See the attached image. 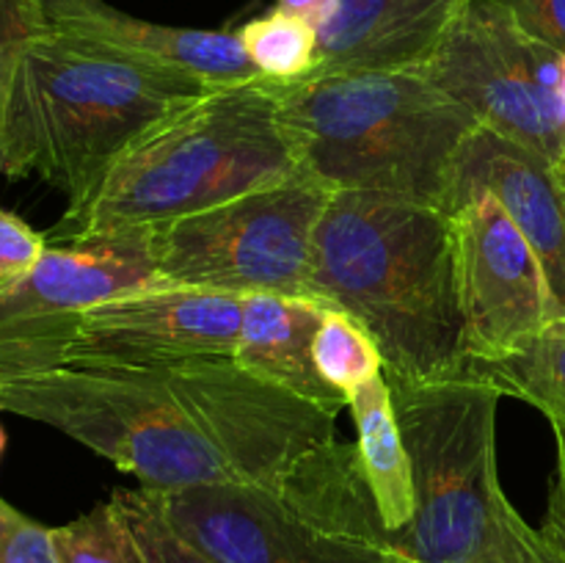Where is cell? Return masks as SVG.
Instances as JSON below:
<instances>
[{
    "label": "cell",
    "mask_w": 565,
    "mask_h": 563,
    "mask_svg": "<svg viewBox=\"0 0 565 563\" xmlns=\"http://www.w3.org/2000/svg\"><path fill=\"white\" fill-rule=\"evenodd\" d=\"M171 522L215 563H408L392 546L356 442H329L276 486L154 489Z\"/></svg>",
    "instance_id": "8992f818"
},
{
    "label": "cell",
    "mask_w": 565,
    "mask_h": 563,
    "mask_svg": "<svg viewBox=\"0 0 565 563\" xmlns=\"http://www.w3.org/2000/svg\"><path fill=\"white\" fill-rule=\"evenodd\" d=\"M241 320L243 296L154 282L86 309L64 364L163 373L202 357H232Z\"/></svg>",
    "instance_id": "4fadbf2b"
},
{
    "label": "cell",
    "mask_w": 565,
    "mask_h": 563,
    "mask_svg": "<svg viewBox=\"0 0 565 563\" xmlns=\"http://www.w3.org/2000/svg\"><path fill=\"white\" fill-rule=\"evenodd\" d=\"M301 169L268 77L210 86L141 132L50 232L61 246L182 219Z\"/></svg>",
    "instance_id": "7a4b0ae2"
},
{
    "label": "cell",
    "mask_w": 565,
    "mask_h": 563,
    "mask_svg": "<svg viewBox=\"0 0 565 563\" xmlns=\"http://www.w3.org/2000/svg\"><path fill=\"white\" fill-rule=\"evenodd\" d=\"M561 171H565V166H563V169H561Z\"/></svg>",
    "instance_id": "4dcf8cb0"
},
{
    "label": "cell",
    "mask_w": 565,
    "mask_h": 563,
    "mask_svg": "<svg viewBox=\"0 0 565 563\" xmlns=\"http://www.w3.org/2000/svg\"><path fill=\"white\" fill-rule=\"evenodd\" d=\"M44 14L103 47L149 66L185 72L210 86L263 77L243 50L237 31L160 25L119 11L105 0H44Z\"/></svg>",
    "instance_id": "9a60e30c"
},
{
    "label": "cell",
    "mask_w": 565,
    "mask_h": 563,
    "mask_svg": "<svg viewBox=\"0 0 565 563\" xmlns=\"http://www.w3.org/2000/svg\"><path fill=\"white\" fill-rule=\"evenodd\" d=\"M323 318L326 307L309 298L270 293L243 296L241 334L232 357L259 379L340 414L348 401L326 384L312 357V342Z\"/></svg>",
    "instance_id": "e0dca14e"
},
{
    "label": "cell",
    "mask_w": 565,
    "mask_h": 563,
    "mask_svg": "<svg viewBox=\"0 0 565 563\" xmlns=\"http://www.w3.org/2000/svg\"><path fill=\"white\" fill-rule=\"evenodd\" d=\"M331 196L329 185L298 169L276 185L143 226L141 235L160 282L315 301L309 290L315 230Z\"/></svg>",
    "instance_id": "ba28073f"
},
{
    "label": "cell",
    "mask_w": 565,
    "mask_h": 563,
    "mask_svg": "<svg viewBox=\"0 0 565 563\" xmlns=\"http://www.w3.org/2000/svg\"><path fill=\"white\" fill-rule=\"evenodd\" d=\"M237 36L259 75L274 83L301 81L318 66V28L285 9L248 20Z\"/></svg>",
    "instance_id": "ffe728a7"
},
{
    "label": "cell",
    "mask_w": 565,
    "mask_h": 563,
    "mask_svg": "<svg viewBox=\"0 0 565 563\" xmlns=\"http://www.w3.org/2000/svg\"><path fill=\"white\" fill-rule=\"evenodd\" d=\"M356 419V450L362 472L390 533L406 528L414 513L412 461L395 417L384 373L359 386L348 401Z\"/></svg>",
    "instance_id": "ac0fdd59"
},
{
    "label": "cell",
    "mask_w": 565,
    "mask_h": 563,
    "mask_svg": "<svg viewBox=\"0 0 565 563\" xmlns=\"http://www.w3.org/2000/svg\"><path fill=\"white\" fill-rule=\"evenodd\" d=\"M563 50L530 31L505 0H467L417 72L486 130L565 166Z\"/></svg>",
    "instance_id": "9c48e42d"
},
{
    "label": "cell",
    "mask_w": 565,
    "mask_h": 563,
    "mask_svg": "<svg viewBox=\"0 0 565 563\" xmlns=\"http://www.w3.org/2000/svg\"><path fill=\"white\" fill-rule=\"evenodd\" d=\"M467 0H337L315 70H417Z\"/></svg>",
    "instance_id": "2e32d148"
},
{
    "label": "cell",
    "mask_w": 565,
    "mask_h": 563,
    "mask_svg": "<svg viewBox=\"0 0 565 563\" xmlns=\"http://www.w3.org/2000/svg\"><path fill=\"white\" fill-rule=\"evenodd\" d=\"M524 25L557 50H565V0H505Z\"/></svg>",
    "instance_id": "4316f807"
},
{
    "label": "cell",
    "mask_w": 565,
    "mask_h": 563,
    "mask_svg": "<svg viewBox=\"0 0 565 563\" xmlns=\"http://www.w3.org/2000/svg\"><path fill=\"white\" fill-rule=\"evenodd\" d=\"M171 395L241 484L276 486L303 456L334 442L337 414L259 379L235 357L163 370Z\"/></svg>",
    "instance_id": "30bf717a"
},
{
    "label": "cell",
    "mask_w": 565,
    "mask_h": 563,
    "mask_svg": "<svg viewBox=\"0 0 565 563\" xmlns=\"http://www.w3.org/2000/svg\"><path fill=\"white\" fill-rule=\"evenodd\" d=\"M44 25V0H0V132L25 47Z\"/></svg>",
    "instance_id": "cb8c5ba5"
},
{
    "label": "cell",
    "mask_w": 565,
    "mask_h": 563,
    "mask_svg": "<svg viewBox=\"0 0 565 563\" xmlns=\"http://www.w3.org/2000/svg\"><path fill=\"white\" fill-rule=\"evenodd\" d=\"M475 193L500 199L533 246L565 318V171L533 149L478 127L458 158L447 213Z\"/></svg>",
    "instance_id": "5bb4252c"
},
{
    "label": "cell",
    "mask_w": 565,
    "mask_h": 563,
    "mask_svg": "<svg viewBox=\"0 0 565 563\" xmlns=\"http://www.w3.org/2000/svg\"><path fill=\"white\" fill-rule=\"evenodd\" d=\"M312 357L326 384L345 401H351L359 386L384 373V357L373 334L340 309H326L312 342Z\"/></svg>",
    "instance_id": "44dd1931"
},
{
    "label": "cell",
    "mask_w": 565,
    "mask_h": 563,
    "mask_svg": "<svg viewBox=\"0 0 565 563\" xmlns=\"http://www.w3.org/2000/svg\"><path fill=\"white\" fill-rule=\"evenodd\" d=\"M110 502L136 535L147 563H215L169 519L154 489H116Z\"/></svg>",
    "instance_id": "7402d4cb"
},
{
    "label": "cell",
    "mask_w": 565,
    "mask_h": 563,
    "mask_svg": "<svg viewBox=\"0 0 565 563\" xmlns=\"http://www.w3.org/2000/svg\"><path fill=\"white\" fill-rule=\"evenodd\" d=\"M276 9H285L290 14L301 17L309 25L320 28L337 9V0H276Z\"/></svg>",
    "instance_id": "83f0119b"
},
{
    "label": "cell",
    "mask_w": 565,
    "mask_h": 563,
    "mask_svg": "<svg viewBox=\"0 0 565 563\" xmlns=\"http://www.w3.org/2000/svg\"><path fill=\"white\" fill-rule=\"evenodd\" d=\"M154 282L141 230L47 246L25 279L0 290V384L61 368L86 309Z\"/></svg>",
    "instance_id": "8fae6325"
},
{
    "label": "cell",
    "mask_w": 565,
    "mask_h": 563,
    "mask_svg": "<svg viewBox=\"0 0 565 563\" xmlns=\"http://www.w3.org/2000/svg\"><path fill=\"white\" fill-rule=\"evenodd\" d=\"M467 362H491L563 318L533 246L500 199L475 193L450 213Z\"/></svg>",
    "instance_id": "7c38bea8"
},
{
    "label": "cell",
    "mask_w": 565,
    "mask_h": 563,
    "mask_svg": "<svg viewBox=\"0 0 565 563\" xmlns=\"http://www.w3.org/2000/svg\"><path fill=\"white\" fill-rule=\"evenodd\" d=\"M386 384L414 484V513L392 533V546L408 563H557L500 484L502 392L467 368Z\"/></svg>",
    "instance_id": "5b68a950"
},
{
    "label": "cell",
    "mask_w": 565,
    "mask_h": 563,
    "mask_svg": "<svg viewBox=\"0 0 565 563\" xmlns=\"http://www.w3.org/2000/svg\"><path fill=\"white\" fill-rule=\"evenodd\" d=\"M0 412L53 425L147 489L241 484L154 370L61 364L3 381Z\"/></svg>",
    "instance_id": "52a82bcc"
},
{
    "label": "cell",
    "mask_w": 565,
    "mask_h": 563,
    "mask_svg": "<svg viewBox=\"0 0 565 563\" xmlns=\"http://www.w3.org/2000/svg\"><path fill=\"white\" fill-rule=\"evenodd\" d=\"M3 450H6V431L3 425H0V456H3Z\"/></svg>",
    "instance_id": "f546056e"
},
{
    "label": "cell",
    "mask_w": 565,
    "mask_h": 563,
    "mask_svg": "<svg viewBox=\"0 0 565 563\" xmlns=\"http://www.w3.org/2000/svg\"><path fill=\"white\" fill-rule=\"evenodd\" d=\"M61 563H147L114 502H99L75 522L53 528Z\"/></svg>",
    "instance_id": "603a6c76"
},
{
    "label": "cell",
    "mask_w": 565,
    "mask_h": 563,
    "mask_svg": "<svg viewBox=\"0 0 565 563\" xmlns=\"http://www.w3.org/2000/svg\"><path fill=\"white\" fill-rule=\"evenodd\" d=\"M279 116L303 171L447 213L458 158L480 125L417 70H315L279 83Z\"/></svg>",
    "instance_id": "277c9868"
},
{
    "label": "cell",
    "mask_w": 565,
    "mask_h": 563,
    "mask_svg": "<svg viewBox=\"0 0 565 563\" xmlns=\"http://www.w3.org/2000/svg\"><path fill=\"white\" fill-rule=\"evenodd\" d=\"M463 368L494 384L502 397H519L544 417H565V318L546 323L505 357L467 362Z\"/></svg>",
    "instance_id": "d6986e66"
},
{
    "label": "cell",
    "mask_w": 565,
    "mask_h": 563,
    "mask_svg": "<svg viewBox=\"0 0 565 563\" xmlns=\"http://www.w3.org/2000/svg\"><path fill=\"white\" fill-rule=\"evenodd\" d=\"M44 252L47 235L31 230L25 221L0 208V290L25 279Z\"/></svg>",
    "instance_id": "484cf974"
},
{
    "label": "cell",
    "mask_w": 565,
    "mask_h": 563,
    "mask_svg": "<svg viewBox=\"0 0 565 563\" xmlns=\"http://www.w3.org/2000/svg\"><path fill=\"white\" fill-rule=\"evenodd\" d=\"M207 88L199 77L127 59L44 14L6 105L0 174L42 177L72 208L147 127Z\"/></svg>",
    "instance_id": "3957f363"
},
{
    "label": "cell",
    "mask_w": 565,
    "mask_h": 563,
    "mask_svg": "<svg viewBox=\"0 0 565 563\" xmlns=\"http://www.w3.org/2000/svg\"><path fill=\"white\" fill-rule=\"evenodd\" d=\"M309 290L373 334L386 379L428 381L467 364L456 237L441 208L334 191L315 230Z\"/></svg>",
    "instance_id": "6da1fadb"
},
{
    "label": "cell",
    "mask_w": 565,
    "mask_h": 563,
    "mask_svg": "<svg viewBox=\"0 0 565 563\" xmlns=\"http://www.w3.org/2000/svg\"><path fill=\"white\" fill-rule=\"evenodd\" d=\"M0 563H61L53 528L33 522L0 497Z\"/></svg>",
    "instance_id": "d4e9b609"
},
{
    "label": "cell",
    "mask_w": 565,
    "mask_h": 563,
    "mask_svg": "<svg viewBox=\"0 0 565 563\" xmlns=\"http://www.w3.org/2000/svg\"><path fill=\"white\" fill-rule=\"evenodd\" d=\"M561 105H563V116H565V50H563V66H561Z\"/></svg>",
    "instance_id": "f1b7e54d"
}]
</instances>
